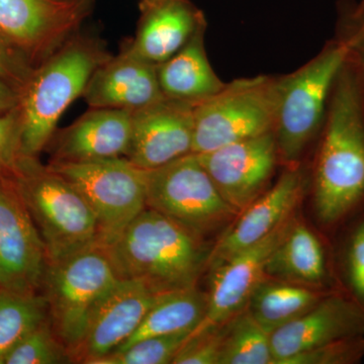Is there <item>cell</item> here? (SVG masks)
Listing matches in <instances>:
<instances>
[{
  "label": "cell",
  "instance_id": "6da1fadb",
  "mask_svg": "<svg viewBox=\"0 0 364 364\" xmlns=\"http://www.w3.org/2000/svg\"><path fill=\"white\" fill-rule=\"evenodd\" d=\"M310 178L314 212L326 229L364 208V98L347 59L333 85Z\"/></svg>",
  "mask_w": 364,
  "mask_h": 364
},
{
  "label": "cell",
  "instance_id": "7a4b0ae2",
  "mask_svg": "<svg viewBox=\"0 0 364 364\" xmlns=\"http://www.w3.org/2000/svg\"><path fill=\"white\" fill-rule=\"evenodd\" d=\"M102 247L119 279L159 294L196 287L210 251L202 237L149 208Z\"/></svg>",
  "mask_w": 364,
  "mask_h": 364
},
{
  "label": "cell",
  "instance_id": "3957f363",
  "mask_svg": "<svg viewBox=\"0 0 364 364\" xmlns=\"http://www.w3.org/2000/svg\"><path fill=\"white\" fill-rule=\"evenodd\" d=\"M112 56L104 40L79 31L35 68L21 93V156L37 157L47 147L60 117Z\"/></svg>",
  "mask_w": 364,
  "mask_h": 364
},
{
  "label": "cell",
  "instance_id": "277c9868",
  "mask_svg": "<svg viewBox=\"0 0 364 364\" xmlns=\"http://www.w3.org/2000/svg\"><path fill=\"white\" fill-rule=\"evenodd\" d=\"M44 242L48 263L100 245V228L85 198L37 157L21 156L11 171Z\"/></svg>",
  "mask_w": 364,
  "mask_h": 364
},
{
  "label": "cell",
  "instance_id": "5b68a950",
  "mask_svg": "<svg viewBox=\"0 0 364 364\" xmlns=\"http://www.w3.org/2000/svg\"><path fill=\"white\" fill-rule=\"evenodd\" d=\"M345 46L336 38L305 65L277 76L274 134L282 166L304 162L324 124L333 85L346 61Z\"/></svg>",
  "mask_w": 364,
  "mask_h": 364
},
{
  "label": "cell",
  "instance_id": "8992f818",
  "mask_svg": "<svg viewBox=\"0 0 364 364\" xmlns=\"http://www.w3.org/2000/svg\"><path fill=\"white\" fill-rule=\"evenodd\" d=\"M117 279L109 256L100 245L48 263L43 294L53 331L69 355L82 340L98 304Z\"/></svg>",
  "mask_w": 364,
  "mask_h": 364
},
{
  "label": "cell",
  "instance_id": "52a82bcc",
  "mask_svg": "<svg viewBox=\"0 0 364 364\" xmlns=\"http://www.w3.org/2000/svg\"><path fill=\"white\" fill-rule=\"evenodd\" d=\"M277 105V76L226 83L217 95L196 105L193 154L273 132Z\"/></svg>",
  "mask_w": 364,
  "mask_h": 364
},
{
  "label": "cell",
  "instance_id": "ba28073f",
  "mask_svg": "<svg viewBox=\"0 0 364 364\" xmlns=\"http://www.w3.org/2000/svg\"><path fill=\"white\" fill-rule=\"evenodd\" d=\"M147 208L205 239L238 213L224 200L196 154L145 170Z\"/></svg>",
  "mask_w": 364,
  "mask_h": 364
},
{
  "label": "cell",
  "instance_id": "9c48e42d",
  "mask_svg": "<svg viewBox=\"0 0 364 364\" xmlns=\"http://www.w3.org/2000/svg\"><path fill=\"white\" fill-rule=\"evenodd\" d=\"M48 165L70 182L92 210L100 228V246L114 240L147 208L145 170L126 157Z\"/></svg>",
  "mask_w": 364,
  "mask_h": 364
},
{
  "label": "cell",
  "instance_id": "30bf717a",
  "mask_svg": "<svg viewBox=\"0 0 364 364\" xmlns=\"http://www.w3.org/2000/svg\"><path fill=\"white\" fill-rule=\"evenodd\" d=\"M95 0H0V32L42 63L90 18Z\"/></svg>",
  "mask_w": 364,
  "mask_h": 364
},
{
  "label": "cell",
  "instance_id": "8fae6325",
  "mask_svg": "<svg viewBox=\"0 0 364 364\" xmlns=\"http://www.w3.org/2000/svg\"><path fill=\"white\" fill-rule=\"evenodd\" d=\"M48 254L13 177L0 173V289L40 293Z\"/></svg>",
  "mask_w": 364,
  "mask_h": 364
},
{
  "label": "cell",
  "instance_id": "7c38bea8",
  "mask_svg": "<svg viewBox=\"0 0 364 364\" xmlns=\"http://www.w3.org/2000/svg\"><path fill=\"white\" fill-rule=\"evenodd\" d=\"M196 155L238 215L272 186L282 165L273 132Z\"/></svg>",
  "mask_w": 364,
  "mask_h": 364
},
{
  "label": "cell",
  "instance_id": "4fadbf2b",
  "mask_svg": "<svg viewBox=\"0 0 364 364\" xmlns=\"http://www.w3.org/2000/svg\"><path fill=\"white\" fill-rule=\"evenodd\" d=\"M310 181L304 162L284 166L275 183L242 210L210 247L207 270L262 240L294 217Z\"/></svg>",
  "mask_w": 364,
  "mask_h": 364
},
{
  "label": "cell",
  "instance_id": "5bb4252c",
  "mask_svg": "<svg viewBox=\"0 0 364 364\" xmlns=\"http://www.w3.org/2000/svg\"><path fill=\"white\" fill-rule=\"evenodd\" d=\"M196 104L163 97L133 112L126 158L143 170L164 166L193 153Z\"/></svg>",
  "mask_w": 364,
  "mask_h": 364
},
{
  "label": "cell",
  "instance_id": "9a60e30c",
  "mask_svg": "<svg viewBox=\"0 0 364 364\" xmlns=\"http://www.w3.org/2000/svg\"><path fill=\"white\" fill-rule=\"evenodd\" d=\"M159 296L138 280L117 279L91 316L82 340L71 352V363L95 364L122 346Z\"/></svg>",
  "mask_w": 364,
  "mask_h": 364
},
{
  "label": "cell",
  "instance_id": "2e32d148",
  "mask_svg": "<svg viewBox=\"0 0 364 364\" xmlns=\"http://www.w3.org/2000/svg\"><path fill=\"white\" fill-rule=\"evenodd\" d=\"M294 218L262 240L208 269L210 284L207 315L196 329L222 324L245 310L254 289L267 277L268 260L284 240Z\"/></svg>",
  "mask_w": 364,
  "mask_h": 364
},
{
  "label": "cell",
  "instance_id": "e0dca14e",
  "mask_svg": "<svg viewBox=\"0 0 364 364\" xmlns=\"http://www.w3.org/2000/svg\"><path fill=\"white\" fill-rule=\"evenodd\" d=\"M358 335H364L363 309L341 291H332L309 312L270 334L273 364Z\"/></svg>",
  "mask_w": 364,
  "mask_h": 364
},
{
  "label": "cell",
  "instance_id": "ac0fdd59",
  "mask_svg": "<svg viewBox=\"0 0 364 364\" xmlns=\"http://www.w3.org/2000/svg\"><path fill=\"white\" fill-rule=\"evenodd\" d=\"M163 97L157 65L132 52L124 42L119 54L112 55L91 75L81 97L90 109L135 112Z\"/></svg>",
  "mask_w": 364,
  "mask_h": 364
},
{
  "label": "cell",
  "instance_id": "d6986e66",
  "mask_svg": "<svg viewBox=\"0 0 364 364\" xmlns=\"http://www.w3.org/2000/svg\"><path fill=\"white\" fill-rule=\"evenodd\" d=\"M135 36L126 41L131 51L160 65L184 47L207 23L205 14L191 0H140Z\"/></svg>",
  "mask_w": 364,
  "mask_h": 364
},
{
  "label": "cell",
  "instance_id": "ffe728a7",
  "mask_svg": "<svg viewBox=\"0 0 364 364\" xmlns=\"http://www.w3.org/2000/svg\"><path fill=\"white\" fill-rule=\"evenodd\" d=\"M133 112L90 109L55 133L51 162H80L126 157L130 147Z\"/></svg>",
  "mask_w": 364,
  "mask_h": 364
},
{
  "label": "cell",
  "instance_id": "44dd1931",
  "mask_svg": "<svg viewBox=\"0 0 364 364\" xmlns=\"http://www.w3.org/2000/svg\"><path fill=\"white\" fill-rule=\"evenodd\" d=\"M267 277L303 286L340 291L330 269L324 244L317 234L294 218L284 240L267 262Z\"/></svg>",
  "mask_w": 364,
  "mask_h": 364
},
{
  "label": "cell",
  "instance_id": "7402d4cb",
  "mask_svg": "<svg viewBox=\"0 0 364 364\" xmlns=\"http://www.w3.org/2000/svg\"><path fill=\"white\" fill-rule=\"evenodd\" d=\"M208 23L174 56L157 66L158 80L164 97L200 104L226 85L218 76L205 50Z\"/></svg>",
  "mask_w": 364,
  "mask_h": 364
},
{
  "label": "cell",
  "instance_id": "603a6c76",
  "mask_svg": "<svg viewBox=\"0 0 364 364\" xmlns=\"http://www.w3.org/2000/svg\"><path fill=\"white\" fill-rule=\"evenodd\" d=\"M331 289L303 286L265 277L246 306L254 320L269 334L309 312Z\"/></svg>",
  "mask_w": 364,
  "mask_h": 364
},
{
  "label": "cell",
  "instance_id": "cb8c5ba5",
  "mask_svg": "<svg viewBox=\"0 0 364 364\" xmlns=\"http://www.w3.org/2000/svg\"><path fill=\"white\" fill-rule=\"evenodd\" d=\"M208 306V294L196 287L160 294L133 336L116 350L149 337L195 331L205 320Z\"/></svg>",
  "mask_w": 364,
  "mask_h": 364
},
{
  "label": "cell",
  "instance_id": "d4e9b609",
  "mask_svg": "<svg viewBox=\"0 0 364 364\" xmlns=\"http://www.w3.org/2000/svg\"><path fill=\"white\" fill-rule=\"evenodd\" d=\"M49 318L44 294L0 289V364L26 334Z\"/></svg>",
  "mask_w": 364,
  "mask_h": 364
},
{
  "label": "cell",
  "instance_id": "484cf974",
  "mask_svg": "<svg viewBox=\"0 0 364 364\" xmlns=\"http://www.w3.org/2000/svg\"><path fill=\"white\" fill-rule=\"evenodd\" d=\"M220 364H273L270 334L247 309L230 318Z\"/></svg>",
  "mask_w": 364,
  "mask_h": 364
},
{
  "label": "cell",
  "instance_id": "4316f807",
  "mask_svg": "<svg viewBox=\"0 0 364 364\" xmlns=\"http://www.w3.org/2000/svg\"><path fill=\"white\" fill-rule=\"evenodd\" d=\"M195 331L139 340L126 348L112 351L95 364H172L176 354Z\"/></svg>",
  "mask_w": 364,
  "mask_h": 364
},
{
  "label": "cell",
  "instance_id": "83f0119b",
  "mask_svg": "<svg viewBox=\"0 0 364 364\" xmlns=\"http://www.w3.org/2000/svg\"><path fill=\"white\" fill-rule=\"evenodd\" d=\"M347 228L340 251V291L364 310V213Z\"/></svg>",
  "mask_w": 364,
  "mask_h": 364
},
{
  "label": "cell",
  "instance_id": "f1b7e54d",
  "mask_svg": "<svg viewBox=\"0 0 364 364\" xmlns=\"http://www.w3.org/2000/svg\"><path fill=\"white\" fill-rule=\"evenodd\" d=\"M71 363L65 346L53 331L49 318L23 339L7 354L4 364H58Z\"/></svg>",
  "mask_w": 364,
  "mask_h": 364
},
{
  "label": "cell",
  "instance_id": "f546056e",
  "mask_svg": "<svg viewBox=\"0 0 364 364\" xmlns=\"http://www.w3.org/2000/svg\"><path fill=\"white\" fill-rule=\"evenodd\" d=\"M335 38L346 48L347 61L355 72L364 98V11L355 4L341 6Z\"/></svg>",
  "mask_w": 364,
  "mask_h": 364
},
{
  "label": "cell",
  "instance_id": "4dcf8cb0",
  "mask_svg": "<svg viewBox=\"0 0 364 364\" xmlns=\"http://www.w3.org/2000/svg\"><path fill=\"white\" fill-rule=\"evenodd\" d=\"M229 320L222 324L196 329L193 336L181 347L172 364H220Z\"/></svg>",
  "mask_w": 364,
  "mask_h": 364
},
{
  "label": "cell",
  "instance_id": "1f68e13d",
  "mask_svg": "<svg viewBox=\"0 0 364 364\" xmlns=\"http://www.w3.org/2000/svg\"><path fill=\"white\" fill-rule=\"evenodd\" d=\"M363 358L364 335H358L301 352L282 364H356Z\"/></svg>",
  "mask_w": 364,
  "mask_h": 364
},
{
  "label": "cell",
  "instance_id": "d6a6232c",
  "mask_svg": "<svg viewBox=\"0 0 364 364\" xmlns=\"http://www.w3.org/2000/svg\"><path fill=\"white\" fill-rule=\"evenodd\" d=\"M33 70V63L25 53L0 32V78L21 93Z\"/></svg>",
  "mask_w": 364,
  "mask_h": 364
},
{
  "label": "cell",
  "instance_id": "836d02e7",
  "mask_svg": "<svg viewBox=\"0 0 364 364\" xmlns=\"http://www.w3.org/2000/svg\"><path fill=\"white\" fill-rule=\"evenodd\" d=\"M21 114L20 105L0 114V173H9L20 159Z\"/></svg>",
  "mask_w": 364,
  "mask_h": 364
},
{
  "label": "cell",
  "instance_id": "e575fe53",
  "mask_svg": "<svg viewBox=\"0 0 364 364\" xmlns=\"http://www.w3.org/2000/svg\"><path fill=\"white\" fill-rule=\"evenodd\" d=\"M21 93L0 78V112L11 111L20 105Z\"/></svg>",
  "mask_w": 364,
  "mask_h": 364
},
{
  "label": "cell",
  "instance_id": "d590c367",
  "mask_svg": "<svg viewBox=\"0 0 364 364\" xmlns=\"http://www.w3.org/2000/svg\"><path fill=\"white\" fill-rule=\"evenodd\" d=\"M356 7H358V9L359 11H364V0H360V2H358V4H355Z\"/></svg>",
  "mask_w": 364,
  "mask_h": 364
}]
</instances>
